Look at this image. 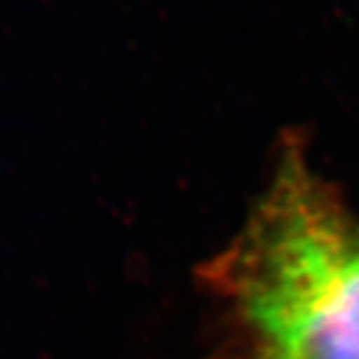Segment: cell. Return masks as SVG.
<instances>
[{"instance_id": "1", "label": "cell", "mask_w": 359, "mask_h": 359, "mask_svg": "<svg viewBox=\"0 0 359 359\" xmlns=\"http://www.w3.org/2000/svg\"><path fill=\"white\" fill-rule=\"evenodd\" d=\"M233 283L268 359H359V233L297 168L262 205Z\"/></svg>"}]
</instances>
